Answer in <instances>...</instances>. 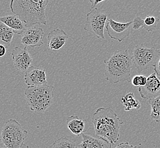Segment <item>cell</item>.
I'll list each match as a JSON object with an SVG mask.
<instances>
[{"instance_id":"8","label":"cell","mask_w":160,"mask_h":148,"mask_svg":"<svg viewBox=\"0 0 160 148\" xmlns=\"http://www.w3.org/2000/svg\"><path fill=\"white\" fill-rule=\"evenodd\" d=\"M133 21L127 23L116 22L112 18L108 19L106 29L109 37L112 39L122 42L130 34Z\"/></svg>"},{"instance_id":"21","label":"cell","mask_w":160,"mask_h":148,"mask_svg":"<svg viewBox=\"0 0 160 148\" xmlns=\"http://www.w3.org/2000/svg\"><path fill=\"white\" fill-rule=\"evenodd\" d=\"M159 21L160 19L158 18H156L155 17L150 16L147 17L144 19V23L147 27L145 30L148 32H151L156 30L157 24L159 22Z\"/></svg>"},{"instance_id":"28","label":"cell","mask_w":160,"mask_h":148,"mask_svg":"<svg viewBox=\"0 0 160 148\" xmlns=\"http://www.w3.org/2000/svg\"><path fill=\"white\" fill-rule=\"evenodd\" d=\"M0 148H8L5 145H4V144L1 141V139H0Z\"/></svg>"},{"instance_id":"14","label":"cell","mask_w":160,"mask_h":148,"mask_svg":"<svg viewBox=\"0 0 160 148\" xmlns=\"http://www.w3.org/2000/svg\"><path fill=\"white\" fill-rule=\"evenodd\" d=\"M79 148H112V145L105 140L100 137H94L91 136L83 134Z\"/></svg>"},{"instance_id":"16","label":"cell","mask_w":160,"mask_h":148,"mask_svg":"<svg viewBox=\"0 0 160 148\" xmlns=\"http://www.w3.org/2000/svg\"><path fill=\"white\" fill-rule=\"evenodd\" d=\"M86 123L85 120L82 119L75 115L69 116L66 120L68 129L77 136H80L83 134L86 128Z\"/></svg>"},{"instance_id":"11","label":"cell","mask_w":160,"mask_h":148,"mask_svg":"<svg viewBox=\"0 0 160 148\" xmlns=\"http://www.w3.org/2000/svg\"><path fill=\"white\" fill-rule=\"evenodd\" d=\"M44 35L43 30L38 26H30L26 29L22 34L21 44L25 47H41L43 45L42 41Z\"/></svg>"},{"instance_id":"2","label":"cell","mask_w":160,"mask_h":148,"mask_svg":"<svg viewBox=\"0 0 160 148\" xmlns=\"http://www.w3.org/2000/svg\"><path fill=\"white\" fill-rule=\"evenodd\" d=\"M48 2L49 0H11L10 8L12 13L25 23L26 27L35 25H46V9Z\"/></svg>"},{"instance_id":"3","label":"cell","mask_w":160,"mask_h":148,"mask_svg":"<svg viewBox=\"0 0 160 148\" xmlns=\"http://www.w3.org/2000/svg\"><path fill=\"white\" fill-rule=\"evenodd\" d=\"M104 63V76L106 80L111 83L131 81V75L133 63L128 49L116 51Z\"/></svg>"},{"instance_id":"9","label":"cell","mask_w":160,"mask_h":148,"mask_svg":"<svg viewBox=\"0 0 160 148\" xmlns=\"http://www.w3.org/2000/svg\"><path fill=\"white\" fill-rule=\"evenodd\" d=\"M12 57L14 66L18 71L25 72L32 66L33 59L26 47L24 48L16 47L12 50Z\"/></svg>"},{"instance_id":"19","label":"cell","mask_w":160,"mask_h":148,"mask_svg":"<svg viewBox=\"0 0 160 148\" xmlns=\"http://www.w3.org/2000/svg\"><path fill=\"white\" fill-rule=\"evenodd\" d=\"M148 100L151 107V113L150 115L151 120L156 122H160V95L155 98Z\"/></svg>"},{"instance_id":"30","label":"cell","mask_w":160,"mask_h":148,"mask_svg":"<svg viewBox=\"0 0 160 148\" xmlns=\"http://www.w3.org/2000/svg\"><path fill=\"white\" fill-rule=\"evenodd\" d=\"M75 148H79V147H78V146H77L76 147H75Z\"/></svg>"},{"instance_id":"29","label":"cell","mask_w":160,"mask_h":148,"mask_svg":"<svg viewBox=\"0 0 160 148\" xmlns=\"http://www.w3.org/2000/svg\"><path fill=\"white\" fill-rule=\"evenodd\" d=\"M20 148H29V146H28V145H26L25 144H23L22 146V147Z\"/></svg>"},{"instance_id":"6","label":"cell","mask_w":160,"mask_h":148,"mask_svg":"<svg viewBox=\"0 0 160 148\" xmlns=\"http://www.w3.org/2000/svg\"><path fill=\"white\" fill-rule=\"evenodd\" d=\"M160 50L152 47H145L138 45L135 47L132 56L133 63L138 73L153 67L160 55Z\"/></svg>"},{"instance_id":"23","label":"cell","mask_w":160,"mask_h":148,"mask_svg":"<svg viewBox=\"0 0 160 148\" xmlns=\"http://www.w3.org/2000/svg\"><path fill=\"white\" fill-rule=\"evenodd\" d=\"M132 27L134 30H139V29H146L147 27L144 23V19L141 18L140 17H136L132 23Z\"/></svg>"},{"instance_id":"4","label":"cell","mask_w":160,"mask_h":148,"mask_svg":"<svg viewBox=\"0 0 160 148\" xmlns=\"http://www.w3.org/2000/svg\"><path fill=\"white\" fill-rule=\"evenodd\" d=\"M25 95L30 110L42 114L47 111L53 102L54 87L48 84L28 86L25 90Z\"/></svg>"},{"instance_id":"15","label":"cell","mask_w":160,"mask_h":148,"mask_svg":"<svg viewBox=\"0 0 160 148\" xmlns=\"http://www.w3.org/2000/svg\"><path fill=\"white\" fill-rule=\"evenodd\" d=\"M0 21L2 22L7 26L12 29L14 32L17 34H22L23 32L25 30V23L16 14H13L0 17Z\"/></svg>"},{"instance_id":"24","label":"cell","mask_w":160,"mask_h":148,"mask_svg":"<svg viewBox=\"0 0 160 148\" xmlns=\"http://www.w3.org/2000/svg\"><path fill=\"white\" fill-rule=\"evenodd\" d=\"M115 148H141V147L140 145L134 146V145L129 144L128 142H125L120 143Z\"/></svg>"},{"instance_id":"5","label":"cell","mask_w":160,"mask_h":148,"mask_svg":"<svg viewBox=\"0 0 160 148\" xmlns=\"http://www.w3.org/2000/svg\"><path fill=\"white\" fill-rule=\"evenodd\" d=\"M28 136V132L16 120L10 119L4 124L1 138L4 145L8 148H20Z\"/></svg>"},{"instance_id":"26","label":"cell","mask_w":160,"mask_h":148,"mask_svg":"<svg viewBox=\"0 0 160 148\" xmlns=\"http://www.w3.org/2000/svg\"><path fill=\"white\" fill-rule=\"evenodd\" d=\"M106 1V0H89L90 3L91 4V9L92 10L95 8V7H96V5L99 3L100 2Z\"/></svg>"},{"instance_id":"20","label":"cell","mask_w":160,"mask_h":148,"mask_svg":"<svg viewBox=\"0 0 160 148\" xmlns=\"http://www.w3.org/2000/svg\"><path fill=\"white\" fill-rule=\"evenodd\" d=\"M75 142L64 137H61L55 141L52 145V148H75Z\"/></svg>"},{"instance_id":"25","label":"cell","mask_w":160,"mask_h":148,"mask_svg":"<svg viewBox=\"0 0 160 148\" xmlns=\"http://www.w3.org/2000/svg\"><path fill=\"white\" fill-rule=\"evenodd\" d=\"M153 67L154 68V71H155L156 74L160 76V53L157 58V61Z\"/></svg>"},{"instance_id":"22","label":"cell","mask_w":160,"mask_h":148,"mask_svg":"<svg viewBox=\"0 0 160 148\" xmlns=\"http://www.w3.org/2000/svg\"><path fill=\"white\" fill-rule=\"evenodd\" d=\"M147 81V77L142 75H137L132 78L131 83L135 87H142L146 84Z\"/></svg>"},{"instance_id":"17","label":"cell","mask_w":160,"mask_h":148,"mask_svg":"<svg viewBox=\"0 0 160 148\" xmlns=\"http://www.w3.org/2000/svg\"><path fill=\"white\" fill-rule=\"evenodd\" d=\"M14 34L12 29L0 21V44L3 45L6 47H8L13 41Z\"/></svg>"},{"instance_id":"7","label":"cell","mask_w":160,"mask_h":148,"mask_svg":"<svg viewBox=\"0 0 160 148\" xmlns=\"http://www.w3.org/2000/svg\"><path fill=\"white\" fill-rule=\"evenodd\" d=\"M108 15L105 10L93 8L87 14L84 30L98 38L104 39V29Z\"/></svg>"},{"instance_id":"27","label":"cell","mask_w":160,"mask_h":148,"mask_svg":"<svg viewBox=\"0 0 160 148\" xmlns=\"http://www.w3.org/2000/svg\"><path fill=\"white\" fill-rule=\"evenodd\" d=\"M7 52V47L5 46L0 44V58L3 57L6 54Z\"/></svg>"},{"instance_id":"12","label":"cell","mask_w":160,"mask_h":148,"mask_svg":"<svg viewBox=\"0 0 160 148\" xmlns=\"http://www.w3.org/2000/svg\"><path fill=\"white\" fill-rule=\"evenodd\" d=\"M24 80L28 86H38L47 84L46 70L32 66L26 71Z\"/></svg>"},{"instance_id":"1","label":"cell","mask_w":160,"mask_h":148,"mask_svg":"<svg viewBox=\"0 0 160 148\" xmlns=\"http://www.w3.org/2000/svg\"><path fill=\"white\" fill-rule=\"evenodd\" d=\"M91 121L96 137L105 140L112 145L119 140L120 130L124 121L111 108H99L93 113Z\"/></svg>"},{"instance_id":"13","label":"cell","mask_w":160,"mask_h":148,"mask_svg":"<svg viewBox=\"0 0 160 148\" xmlns=\"http://www.w3.org/2000/svg\"><path fill=\"white\" fill-rule=\"evenodd\" d=\"M68 36L63 29L57 28L51 31L48 35V46L51 50H59L68 41Z\"/></svg>"},{"instance_id":"18","label":"cell","mask_w":160,"mask_h":148,"mask_svg":"<svg viewBox=\"0 0 160 148\" xmlns=\"http://www.w3.org/2000/svg\"><path fill=\"white\" fill-rule=\"evenodd\" d=\"M121 103L124 106L125 111L129 112L133 110H139L141 108V104L135 99L133 92H129L121 99Z\"/></svg>"},{"instance_id":"10","label":"cell","mask_w":160,"mask_h":148,"mask_svg":"<svg viewBox=\"0 0 160 148\" xmlns=\"http://www.w3.org/2000/svg\"><path fill=\"white\" fill-rule=\"evenodd\" d=\"M138 92L142 99H151L160 95V76L154 71L147 77V83L138 87Z\"/></svg>"}]
</instances>
